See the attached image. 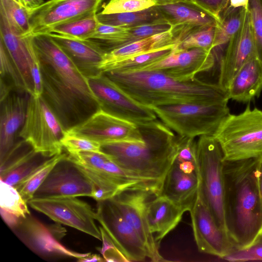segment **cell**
Listing matches in <instances>:
<instances>
[{"instance_id":"6da1fadb","label":"cell","mask_w":262,"mask_h":262,"mask_svg":"<svg viewBox=\"0 0 262 262\" xmlns=\"http://www.w3.org/2000/svg\"><path fill=\"white\" fill-rule=\"evenodd\" d=\"M40 63L41 97L66 132L100 109L88 78L48 34L32 35Z\"/></svg>"},{"instance_id":"7a4b0ae2","label":"cell","mask_w":262,"mask_h":262,"mask_svg":"<svg viewBox=\"0 0 262 262\" xmlns=\"http://www.w3.org/2000/svg\"><path fill=\"white\" fill-rule=\"evenodd\" d=\"M260 159L224 161V209L227 233L236 250L262 237V197L257 173Z\"/></svg>"},{"instance_id":"3957f363","label":"cell","mask_w":262,"mask_h":262,"mask_svg":"<svg viewBox=\"0 0 262 262\" xmlns=\"http://www.w3.org/2000/svg\"><path fill=\"white\" fill-rule=\"evenodd\" d=\"M104 73L121 90L150 107L188 103L227 104V92L217 84L193 80L180 81L157 71Z\"/></svg>"},{"instance_id":"277c9868","label":"cell","mask_w":262,"mask_h":262,"mask_svg":"<svg viewBox=\"0 0 262 262\" xmlns=\"http://www.w3.org/2000/svg\"><path fill=\"white\" fill-rule=\"evenodd\" d=\"M137 125L142 140L104 143L100 150L123 168L162 183L178 155L177 135L158 119Z\"/></svg>"},{"instance_id":"5b68a950","label":"cell","mask_w":262,"mask_h":262,"mask_svg":"<svg viewBox=\"0 0 262 262\" xmlns=\"http://www.w3.org/2000/svg\"><path fill=\"white\" fill-rule=\"evenodd\" d=\"M224 161L262 159V111L248 103L238 115L229 114L213 134Z\"/></svg>"},{"instance_id":"8992f818","label":"cell","mask_w":262,"mask_h":262,"mask_svg":"<svg viewBox=\"0 0 262 262\" xmlns=\"http://www.w3.org/2000/svg\"><path fill=\"white\" fill-rule=\"evenodd\" d=\"M157 118L180 136H212L230 113L227 104L188 103L150 106Z\"/></svg>"},{"instance_id":"52a82bcc","label":"cell","mask_w":262,"mask_h":262,"mask_svg":"<svg viewBox=\"0 0 262 262\" xmlns=\"http://www.w3.org/2000/svg\"><path fill=\"white\" fill-rule=\"evenodd\" d=\"M196 155L199 191L217 225L226 231L222 151L213 136L203 135L196 140Z\"/></svg>"},{"instance_id":"ba28073f","label":"cell","mask_w":262,"mask_h":262,"mask_svg":"<svg viewBox=\"0 0 262 262\" xmlns=\"http://www.w3.org/2000/svg\"><path fill=\"white\" fill-rule=\"evenodd\" d=\"M66 133L42 97L30 95L25 122L18 136L36 152L51 158L62 153L61 140Z\"/></svg>"},{"instance_id":"9c48e42d","label":"cell","mask_w":262,"mask_h":262,"mask_svg":"<svg viewBox=\"0 0 262 262\" xmlns=\"http://www.w3.org/2000/svg\"><path fill=\"white\" fill-rule=\"evenodd\" d=\"M28 204L59 224L102 240L100 230L95 223L96 212L89 204L77 197L33 198Z\"/></svg>"},{"instance_id":"30bf717a","label":"cell","mask_w":262,"mask_h":262,"mask_svg":"<svg viewBox=\"0 0 262 262\" xmlns=\"http://www.w3.org/2000/svg\"><path fill=\"white\" fill-rule=\"evenodd\" d=\"M88 80L100 109L137 125L157 119L151 108L129 96L104 73L88 78Z\"/></svg>"},{"instance_id":"8fae6325","label":"cell","mask_w":262,"mask_h":262,"mask_svg":"<svg viewBox=\"0 0 262 262\" xmlns=\"http://www.w3.org/2000/svg\"><path fill=\"white\" fill-rule=\"evenodd\" d=\"M156 195L158 194L146 189H129L111 199L142 241L148 257L157 262L165 260L159 252V245L150 230L147 220L148 205Z\"/></svg>"},{"instance_id":"7c38bea8","label":"cell","mask_w":262,"mask_h":262,"mask_svg":"<svg viewBox=\"0 0 262 262\" xmlns=\"http://www.w3.org/2000/svg\"><path fill=\"white\" fill-rule=\"evenodd\" d=\"M97 220L129 261L148 257L146 248L111 199L98 202Z\"/></svg>"},{"instance_id":"4fadbf2b","label":"cell","mask_w":262,"mask_h":262,"mask_svg":"<svg viewBox=\"0 0 262 262\" xmlns=\"http://www.w3.org/2000/svg\"><path fill=\"white\" fill-rule=\"evenodd\" d=\"M102 0H50L29 10L31 35L47 34L54 27L97 12Z\"/></svg>"},{"instance_id":"5bb4252c","label":"cell","mask_w":262,"mask_h":262,"mask_svg":"<svg viewBox=\"0 0 262 262\" xmlns=\"http://www.w3.org/2000/svg\"><path fill=\"white\" fill-rule=\"evenodd\" d=\"M93 195L90 179L66 156L54 166L33 198H92Z\"/></svg>"},{"instance_id":"9a60e30c","label":"cell","mask_w":262,"mask_h":262,"mask_svg":"<svg viewBox=\"0 0 262 262\" xmlns=\"http://www.w3.org/2000/svg\"><path fill=\"white\" fill-rule=\"evenodd\" d=\"M18 237L32 251L45 257H72L78 260L91 253H80L65 247L54 226L48 227L29 214L21 217L12 229Z\"/></svg>"},{"instance_id":"2e32d148","label":"cell","mask_w":262,"mask_h":262,"mask_svg":"<svg viewBox=\"0 0 262 262\" xmlns=\"http://www.w3.org/2000/svg\"><path fill=\"white\" fill-rule=\"evenodd\" d=\"M189 212L194 238L200 252L224 258L236 250L226 231L216 223L199 190Z\"/></svg>"},{"instance_id":"e0dca14e","label":"cell","mask_w":262,"mask_h":262,"mask_svg":"<svg viewBox=\"0 0 262 262\" xmlns=\"http://www.w3.org/2000/svg\"><path fill=\"white\" fill-rule=\"evenodd\" d=\"M67 132L99 143L141 140L138 126L99 109L82 123Z\"/></svg>"},{"instance_id":"ac0fdd59","label":"cell","mask_w":262,"mask_h":262,"mask_svg":"<svg viewBox=\"0 0 262 262\" xmlns=\"http://www.w3.org/2000/svg\"><path fill=\"white\" fill-rule=\"evenodd\" d=\"M212 51L201 48L178 50L174 47L163 59L135 71H157L180 81L192 80L198 74L213 68L215 57Z\"/></svg>"},{"instance_id":"d6986e66","label":"cell","mask_w":262,"mask_h":262,"mask_svg":"<svg viewBox=\"0 0 262 262\" xmlns=\"http://www.w3.org/2000/svg\"><path fill=\"white\" fill-rule=\"evenodd\" d=\"M220 62L217 84L227 91L232 79L249 60L256 57L250 14L246 10L243 23L238 31L226 44Z\"/></svg>"},{"instance_id":"ffe728a7","label":"cell","mask_w":262,"mask_h":262,"mask_svg":"<svg viewBox=\"0 0 262 262\" xmlns=\"http://www.w3.org/2000/svg\"><path fill=\"white\" fill-rule=\"evenodd\" d=\"M0 41L3 43L12 60L26 92L33 95L32 69L34 66L39 64V60L33 43L32 35L18 34L10 26L5 16L0 13Z\"/></svg>"},{"instance_id":"44dd1931","label":"cell","mask_w":262,"mask_h":262,"mask_svg":"<svg viewBox=\"0 0 262 262\" xmlns=\"http://www.w3.org/2000/svg\"><path fill=\"white\" fill-rule=\"evenodd\" d=\"M155 7L175 32L206 26H218L219 21L191 0H158Z\"/></svg>"},{"instance_id":"7402d4cb","label":"cell","mask_w":262,"mask_h":262,"mask_svg":"<svg viewBox=\"0 0 262 262\" xmlns=\"http://www.w3.org/2000/svg\"><path fill=\"white\" fill-rule=\"evenodd\" d=\"M11 92L1 101L0 155L3 159L13 147L17 132L25 120L30 95L27 92Z\"/></svg>"},{"instance_id":"603a6c76","label":"cell","mask_w":262,"mask_h":262,"mask_svg":"<svg viewBox=\"0 0 262 262\" xmlns=\"http://www.w3.org/2000/svg\"><path fill=\"white\" fill-rule=\"evenodd\" d=\"M88 78L101 72L99 66L106 52L94 42L56 33H48Z\"/></svg>"},{"instance_id":"cb8c5ba5","label":"cell","mask_w":262,"mask_h":262,"mask_svg":"<svg viewBox=\"0 0 262 262\" xmlns=\"http://www.w3.org/2000/svg\"><path fill=\"white\" fill-rule=\"evenodd\" d=\"M199 185L198 172L186 173L174 161L163 180L160 194L189 211L197 197Z\"/></svg>"},{"instance_id":"d4e9b609","label":"cell","mask_w":262,"mask_h":262,"mask_svg":"<svg viewBox=\"0 0 262 262\" xmlns=\"http://www.w3.org/2000/svg\"><path fill=\"white\" fill-rule=\"evenodd\" d=\"M24 140L15 143L1 160V180L15 187L45 161Z\"/></svg>"},{"instance_id":"484cf974","label":"cell","mask_w":262,"mask_h":262,"mask_svg":"<svg viewBox=\"0 0 262 262\" xmlns=\"http://www.w3.org/2000/svg\"><path fill=\"white\" fill-rule=\"evenodd\" d=\"M186 210L161 194L156 195L149 202L147 220L155 241H161L181 222Z\"/></svg>"},{"instance_id":"4316f807","label":"cell","mask_w":262,"mask_h":262,"mask_svg":"<svg viewBox=\"0 0 262 262\" xmlns=\"http://www.w3.org/2000/svg\"><path fill=\"white\" fill-rule=\"evenodd\" d=\"M262 91V65L254 57L247 62L232 79L226 91L229 99L250 102Z\"/></svg>"},{"instance_id":"83f0119b","label":"cell","mask_w":262,"mask_h":262,"mask_svg":"<svg viewBox=\"0 0 262 262\" xmlns=\"http://www.w3.org/2000/svg\"><path fill=\"white\" fill-rule=\"evenodd\" d=\"M171 29L132 42L106 53L99 68L107 64L176 44L177 42Z\"/></svg>"},{"instance_id":"f1b7e54d","label":"cell","mask_w":262,"mask_h":262,"mask_svg":"<svg viewBox=\"0 0 262 262\" xmlns=\"http://www.w3.org/2000/svg\"><path fill=\"white\" fill-rule=\"evenodd\" d=\"M97 17L101 24L127 28L149 24H168L155 6L132 12L113 14L100 12L97 13Z\"/></svg>"},{"instance_id":"f546056e","label":"cell","mask_w":262,"mask_h":262,"mask_svg":"<svg viewBox=\"0 0 262 262\" xmlns=\"http://www.w3.org/2000/svg\"><path fill=\"white\" fill-rule=\"evenodd\" d=\"M66 156V154L62 153L45 160L15 187L27 203L33 198L36 191L54 166Z\"/></svg>"},{"instance_id":"4dcf8cb0","label":"cell","mask_w":262,"mask_h":262,"mask_svg":"<svg viewBox=\"0 0 262 262\" xmlns=\"http://www.w3.org/2000/svg\"><path fill=\"white\" fill-rule=\"evenodd\" d=\"M175 46L176 44L170 45L154 51L107 64L101 66L99 70L101 72L137 71L167 57L173 51Z\"/></svg>"},{"instance_id":"1f68e13d","label":"cell","mask_w":262,"mask_h":262,"mask_svg":"<svg viewBox=\"0 0 262 262\" xmlns=\"http://www.w3.org/2000/svg\"><path fill=\"white\" fill-rule=\"evenodd\" d=\"M98 24L97 12H94L56 26L51 29L48 33H56L78 39L86 40L93 36Z\"/></svg>"},{"instance_id":"d6a6232c","label":"cell","mask_w":262,"mask_h":262,"mask_svg":"<svg viewBox=\"0 0 262 262\" xmlns=\"http://www.w3.org/2000/svg\"><path fill=\"white\" fill-rule=\"evenodd\" d=\"M247 9L228 7L220 17L216 27L214 49L226 45L239 29Z\"/></svg>"},{"instance_id":"836d02e7","label":"cell","mask_w":262,"mask_h":262,"mask_svg":"<svg viewBox=\"0 0 262 262\" xmlns=\"http://www.w3.org/2000/svg\"><path fill=\"white\" fill-rule=\"evenodd\" d=\"M217 26H206L192 29L184 33L176 44L178 50L201 48L208 51L214 49Z\"/></svg>"},{"instance_id":"e575fe53","label":"cell","mask_w":262,"mask_h":262,"mask_svg":"<svg viewBox=\"0 0 262 262\" xmlns=\"http://www.w3.org/2000/svg\"><path fill=\"white\" fill-rule=\"evenodd\" d=\"M0 13L5 16L10 26L18 34L31 35L29 10L16 0H0Z\"/></svg>"},{"instance_id":"d590c367","label":"cell","mask_w":262,"mask_h":262,"mask_svg":"<svg viewBox=\"0 0 262 262\" xmlns=\"http://www.w3.org/2000/svg\"><path fill=\"white\" fill-rule=\"evenodd\" d=\"M1 209L24 217L30 214L27 203L13 186L1 180Z\"/></svg>"},{"instance_id":"8d00e7d4","label":"cell","mask_w":262,"mask_h":262,"mask_svg":"<svg viewBox=\"0 0 262 262\" xmlns=\"http://www.w3.org/2000/svg\"><path fill=\"white\" fill-rule=\"evenodd\" d=\"M1 79L16 91L26 92L19 74L3 43L0 41Z\"/></svg>"},{"instance_id":"74e56055","label":"cell","mask_w":262,"mask_h":262,"mask_svg":"<svg viewBox=\"0 0 262 262\" xmlns=\"http://www.w3.org/2000/svg\"><path fill=\"white\" fill-rule=\"evenodd\" d=\"M158 0H110L104 6L102 14L132 12L155 6Z\"/></svg>"},{"instance_id":"f35d334b","label":"cell","mask_w":262,"mask_h":262,"mask_svg":"<svg viewBox=\"0 0 262 262\" xmlns=\"http://www.w3.org/2000/svg\"><path fill=\"white\" fill-rule=\"evenodd\" d=\"M248 9L254 34L256 58L262 65V0H249Z\"/></svg>"},{"instance_id":"ab89813d","label":"cell","mask_w":262,"mask_h":262,"mask_svg":"<svg viewBox=\"0 0 262 262\" xmlns=\"http://www.w3.org/2000/svg\"><path fill=\"white\" fill-rule=\"evenodd\" d=\"M61 144L68 154L81 151H100L101 144L88 138L70 134L66 132L61 140Z\"/></svg>"},{"instance_id":"60d3db41","label":"cell","mask_w":262,"mask_h":262,"mask_svg":"<svg viewBox=\"0 0 262 262\" xmlns=\"http://www.w3.org/2000/svg\"><path fill=\"white\" fill-rule=\"evenodd\" d=\"M171 29L172 26L168 24H149L128 28L125 45L157 34L168 31Z\"/></svg>"},{"instance_id":"b9f144b4","label":"cell","mask_w":262,"mask_h":262,"mask_svg":"<svg viewBox=\"0 0 262 262\" xmlns=\"http://www.w3.org/2000/svg\"><path fill=\"white\" fill-rule=\"evenodd\" d=\"M178 155L175 160L178 162L190 161L197 164L195 138L177 135Z\"/></svg>"},{"instance_id":"7bdbcfd3","label":"cell","mask_w":262,"mask_h":262,"mask_svg":"<svg viewBox=\"0 0 262 262\" xmlns=\"http://www.w3.org/2000/svg\"><path fill=\"white\" fill-rule=\"evenodd\" d=\"M101 231L102 247L100 252L105 260L107 261H129L117 245L111 238L101 227H99Z\"/></svg>"},{"instance_id":"ee69618b","label":"cell","mask_w":262,"mask_h":262,"mask_svg":"<svg viewBox=\"0 0 262 262\" xmlns=\"http://www.w3.org/2000/svg\"><path fill=\"white\" fill-rule=\"evenodd\" d=\"M224 259L230 261L239 262L262 260L261 238L251 247L243 250H236Z\"/></svg>"},{"instance_id":"f6af8a7d","label":"cell","mask_w":262,"mask_h":262,"mask_svg":"<svg viewBox=\"0 0 262 262\" xmlns=\"http://www.w3.org/2000/svg\"><path fill=\"white\" fill-rule=\"evenodd\" d=\"M220 22L222 13L229 6L228 0H191Z\"/></svg>"},{"instance_id":"bcb514c9","label":"cell","mask_w":262,"mask_h":262,"mask_svg":"<svg viewBox=\"0 0 262 262\" xmlns=\"http://www.w3.org/2000/svg\"><path fill=\"white\" fill-rule=\"evenodd\" d=\"M2 218L10 228L13 229L19 223L21 217L17 215L1 209Z\"/></svg>"},{"instance_id":"7dc6e473","label":"cell","mask_w":262,"mask_h":262,"mask_svg":"<svg viewBox=\"0 0 262 262\" xmlns=\"http://www.w3.org/2000/svg\"><path fill=\"white\" fill-rule=\"evenodd\" d=\"M20 5L29 10H32L39 7L43 0H16Z\"/></svg>"},{"instance_id":"c3c4849f","label":"cell","mask_w":262,"mask_h":262,"mask_svg":"<svg viewBox=\"0 0 262 262\" xmlns=\"http://www.w3.org/2000/svg\"><path fill=\"white\" fill-rule=\"evenodd\" d=\"M229 7L235 8L243 7L248 8L249 0H228Z\"/></svg>"},{"instance_id":"681fc988","label":"cell","mask_w":262,"mask_h":262,"mask_svg":"<svg viewBox=\"0 0 262 262\" xmlns=\"http://www.w3.org/2000/svg\"><path fill=\"white\" fill-rule=\"evenodd\" d=\"M103 259L99 255L97 254H92L90 253L88 256L81 258L77 261L80 262H91V261H102Z\"/></svg>"},{"instance_id":"f907efd6","label":"cell","mask_w":262,"mask_h":262,"mask_svg":"<svg viewBox=\"0 0 262 262\" xmlns=\"http://www.w3.org/2000/svg\"><path fill=\"white\" fill-rule=\"evenodd\" d=\"M257 179L259 189L262 197V159H260L258 167Z\"/></svg>"},{"instance_id":"816d5d0a","label":"cell","mask_w":262,"mask_h":262,"mask_svg":"<svg viewBox=\"0 0 262 262\" xmlns=\"http://www.w3.org/2000/svg\"><path fill=\"white\" fill-rule=\"evenodd\" d=\"M261 239H262V237H261Z\"/></svg>"}]
</instances>
